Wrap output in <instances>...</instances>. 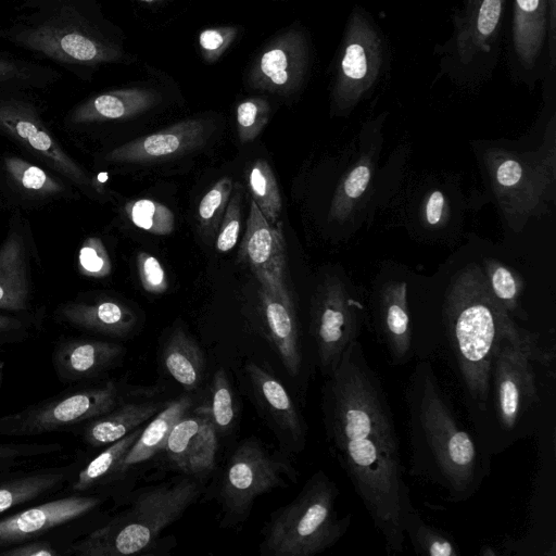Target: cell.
<instances>
[{
	"mask_svg": "<svg viewBox=\"0 0 556 556\" xmlns=\"http://www.w3.org/2000/svg\"><path fill=\"white\" fill-rule=\"evenodd\" d=\"M320 407L331 455L350 479L387 553L402 552L404 522L415 507L388 395L357 340L326 376Z\"/></svg>",
	"mask_w": 556,
	"mask_h": 556,
	"instance_id": "1",
	"label": "cell"
},
{
	"mask_svg": "<svg viewBox=\"0 0 556 556\" xmlns=\"http://www.w3.org/2000/svg\"><path fill=\"white\" fill-rule=\"evenodd\" d=\"M409 475L464 502L489 472L486 452L460 422L429 361L418 362L406 384Z\"/></svg>",
	"mask_w": 556,
	"mask_h": 556,
	"instance_id": "2",
	"label": "cell"
},
{
	"mask_svg": "<svg viewBox=\"0 0 556 556\" xmlns=\"http://www.w3.org/2000/svg\"><path fill=\"white\" fill-rule=\"evenodd\" d=\"M0 38L84 77L124 53L104 34L94 0H9Z\"/></svg>",
	"mask_w": 556,
	"mask_h": 556,
	"instance_id": "3",
	"label": "cell"
},
{
	"mask_svg": "<svg viewBox=\"0 0 556 556\" xmlns=\"http://www.w3.org/2000/svg\"><path fill=\"white\" fill-rule=\"evenodd\" d=\"M444 318L468 401L478 414H485L495 352L504 338L521 328L494 298L476 264L455 278L446 295Z\"/></svg>",
	"mask_w": 556,
	"mask_h": 556,
	"instance_id": "4",
	"label": "cell"
},
{
	"mask_svg": "<svg viewBox=\"0 0 556 556\" xmlns=\"http://www.w3.org/2000/svg\"><path fill=\"white\" fill-rule=\"evenodd\" d=\"M201 482L187 476L138 492L129 506L71 543L64 555L129 556L152 548L160 534L199 498Z\"/></svg>",
	"mask_w": 556,
	"mask_h": 556,
	"instance_id": "5",
	"label": "cell"
},
{
	"mask_svg": "<svg viewBox=\"0 0 556 556\" xmlns=\"http://www.w3.org/2000/svg\"><path fill=\"white\" fill-rule=\"evenodd\" d=\"M339 490L321 469L299 494L271 513L261 534L263 556H313L333 546L348 531L351 516H339Z\"/></svg>",
	"mask_w": 556,
	"mask_h": 556,
	"instance_id": "6",
	"label": "cell"
},
{
	"mask_svg": "<svg viewBox=\"0 0 556 556\" xmlns=\"http://www.w3.org/2000/svg\"><path fill=\"white\" fill-rule=\"evenodd\" d=\"M554 354L542 349L538 338L523 329L502 340L492 361L486 410L504 433L522 434L541 397L535 365L551 366Z\"/></svg>",
	"mask_w": 556,
	"mask_h": 556,
	"instance_id": "7",
	"label": "cell"
},
{
	"mask_svg": "<svg viewBox=\"0 0 556 556\" xmlns=\"http://www.w3.org/2000/svg\"><path fill=\"white\" fill-rule=\"evenodd\" d=\"M125 400L122 384L108 380L99 384L68 388L21 410L0 416V437H35L71 431Z\"/></svg>",
	"mask_w": 556,
	"mask_h": 556,
	"instance_id": "8",
	"label": "cell"
},
{
	"mask_svg": "<svg viewBox=\"0 0 556 556\" xmlns=\"http://www.w3.org/2000/svg\"><path fill=\"white\" fill-rule=\"evenodd\" d=\"M296 470L282 454L270 452L258 439H244L229 457L220 480L218 500L224 514L222 525L243 522L254 502L287 480L296 481Z\"/></svg>",
	"mask_w": 556,
	"mask_h": 556,
	"instance_id": "9",
	"label": "cell"
},
{
	"mask_svg": "<svg viewBox=\"0 0 556 556\" xmlns=\"http://www.w3.org/2000/svg\"><path fill=\"white\" fill-rule=\"evenodd\" d=\"M29 90H0V131L43 160L51 168L85 191L92 179L71 157L45 125Z\"/></svg>",
	"mask_w": 556,
	"mask_h": 556,
	"instance_id": "10",
	"label": "cell"
},
{
	"mask_svg": "<svg viewBox=\"0 0 556 556\" xmlns=\"http://www.w3.org/2000/svg\"><path fill=\"white\" fill-rule=\"evenodd\" d=\"M362 313L338 281L318 294L312 313V337L317 365L326 377L338 366L348 346L359 333Z\"/></svg>",
	"mask_w": 556,
	"mask_h": 556,
	"instance_id": "11",
	"label": "cell"
},
{
	"mask_svg": "<svg viewBox=\"0 0 556 556\" xmlns=\"http://www.w3.org/2000/svg\"><path fill=\"white\" fill-rule=\"evenodd\" d=\"M382 63L381 40L365 15L354 10L343 39L333 99L341 109L356 104L376 81Z\"/></svg>",
	"mask_w": 556,
	"mask_h": 556,
	"instance_id": "12",
	"label": "cell"
},
{
	"mask_svg": "<svg viewBox=\"0 0 556 556\" xmlns=\"http://www.w3.org/2000/svg\"><path fill=\"white\" fill-rule=\"evenodd\" d=\"M103 497L89 493H70L49 498L0 517V552L11 546L42 539L49 532L93 511Z\"/></svg>",
	"mask_w": 556,
	"mask_h": 556,
	"instance_id": "13",
	"label": "cell"
},
{
	"mask_svg": "<svg viewBox=\"0 0 556 556\" xmlns=\"http://www.w3.org/2000/svg\"><path fill=\"white\" fill-rule=\"evenodd\" d=\"M239 260L248 265L265 289L280 298H290L287 287V255L281 225H271L251 199Z\"/></svg>",
	"mask_w": 556,
	"mask_h": 556,
	"instance_id": "14",
	"label": "cell"
},
{
	"mask_svg": "<svg viewBox=\"0 0 556 556\" xmlns=\"http://www.w3.org/2000/svg\"><path fill=\"white\" fill-rule=\"evenodd\" d=\"M217 445L218 434L204 403L175 424L162 452L175 470L198 478L214 468Z\"/></svg>",
	"mask_w": 556,
	"mask_h": 556,
	"instance_id": "15",
	"label": "cell"
},
{
	"mask_svg": "<svg viewBox=\"0 0 556 556\" xmlns=\"http://www.w3.org/2000/svg\"><path fill=\"white\" fill-rule=\"evenodd\" d=\"M81 466L80 460L41 467L0 464V516L52 498L68 488Z\"/></svg>",
	"mask_w": 556,
	"mask_h": 556,
	"instance_id": "16",
	"label": "cell"
},
{
	"mask_svg": "<svg viewBox=\"0 0 556 556\" xmlns=\"http://www.w3.org/2000/svg\"><path fill=\"white\" fill-rule=\"evenodd\" d=\"M244 370L255 402L274 426L281 444L289 452L300 453L306 442V426L289 392L271 372L255 362H247Z\"/></svg>",
	"mask_w": 556,
	"mask_h": 556,
	"instance_id": "17",
	"label": "cell"
},
{
	"mask_svg": "<svg viewBox=\"0 0 556 556\" xmlns=\"http://www.w3.org/2000/svg\"><path fill=\"white\" fill-rule=\"evenodd\" d=\"M208 137L203 119H186L160 131L125 142L105 155L111 163H156L178 157L202 147Z\"/></svg>",
	"mask_w": 556,
	"mask_h": 556,
	"instance_id": "18",
	"label": "cell"
},
{
	"mask_svg": "<svg viewBox=\"0 0 556 556\" xmlns=\"http://www.w3.org/2000/svg\"><path fill=\"white\" fill-rule=\"evenodd\" d=\"M124 355L121 344L93 338H65L53 349L51 361L56 378L66 384L98 379L115 367Z\"/></svg>",
	"mask_w": 556,
	"mask_h": 556,
	"instance_id": "19",
	"label": "cell"
},
{
	"mask_svg": "<svg viewBox=\"0 0 556 556\" xmlns=\"http://www.w3.org/2000/svg\"><path fill=\"white\" fill-rule=\"evenodd\" d=\"M307 64L304 38L288 33L277 38L260 55L251 73L254 88L276 93H289L296 89Z\"/></svg>",
	"mask_w": 556,
	"mask_h": 556,
	"instance_id": "20",
	"label": "cell"
},
{
	"mask_svg": "<svg viewBox=\"0 0 556 556\" xmlns=\"http://www.w3.org/2000/svg\"><path fill=\"white\" fill-rule=\"evenodd\" d=\"M266 338L289 376L303 371L304 353L292 298H280L260 288Z\"/></svg>",
	"mask_w": 556,
	"mask_h": 556,
	"instance_id": "21",
	"label": "cell"
},
{
	"mask_svg": "<svg viewBox=\"0 0 556 556\" xmlns=\"http://www.w3.org/2000/svg\"><path fill=\"white\" fill-rule=\"evenodd\" d=\"M55 316L78 330L115 339L128 337L137 324L134 311L114 300L67 302L58 307Z\"/></svg>",
	"mask_w": 556,
	"mask_h": 556,
	"instance_id": "22",
	"label": "cell"
},
{
	"mask_svg": "<svg viewBox=\"0 0 556 556\" xmlns=\"http://www.w3.org/2000/svg\"><path fill=\"white\" fill-rule=\"evenodd\" d=\"M157 100V94L148 89H114L81 101L73 108L67 119L75 125L127 119L149 111Z\"/></svg>",
	"mask_w": 556,
	"mask_h": 556,
	"instance_id": "23",
	"label": "cell"
},
{
	"mask_svg": "<svg viewBox=\"0 0 556 556\" xmlns=\"http://www.w3.org/2000/svg\"><path fill=\"white\" fill-rule=\"evenodd\" d=\"M30 308L29 263L26 240L11 229L0 247V311L24 314Z\"/></svg>",
	"mask_w": 556,
	"mask_h": 556,
	"instance_id": "24",
	"label": "cell"
},
{
	"mask_svg": "<svg viewBox=\"0 0 556 556\" xmlns=\"http://www.w3.org/2000/svg\"><path fill=\"white\" fill-rule=\"evenodd\" d=\"M166 403L124 400L111 410L83 424L73 433L79 434L89 446H106L149 421Z\"/></svg>",
	"mask_w": 556,
	"mask_h": 556,
	"instance_id": "25",
	"label": "cell"
},
{
	"mask_svg": "<svg viewBox=\"0 0 556 556\" xmlns=\"http://www.w3.org/2000/svg\"><path fill=\"white\" fill-rule=\"evenodd\" d=\"M506 0H465L456 17V48L463 63L490 50Z\"/></svg>",
	"mask_w": 556,
	"mask_h": 556,
	"instance_id": "26",
	"label": "cell"
},
{
	"mask_svg": "<svg viewBox=\"0 0 556 556\" xmlns=\"http://www.w3.org/2000/svg\"><path fill=\"white\" fill-rule=\"evenodd\" d=\"M378 326L392 363L403 365L408 362L412 357V330L405 282H393L383 290Z\"/></svg>",
	"mask_w": 556,
	"mask_h": 556,
	"instance_id": "27",
	"label": "cell"
},
{
	"mask_svg": "<svg viewBox=\"0 0 556 556\" xmlns=\"http://www.w3.org/2000/svg\"><path fill=\"white\" fill-rule=\"evenodd\" d=\"M192 407L193 400L189 394L167 402L143 427L139 437L119 462L110 481L121 478L130 468L162 452L175 424Z\"/></svg>",
	"mask_w": 556,
	"mask_h": 556,
	"instance_id": "28",
	"label": "cell"
},
{
	"mask_svg": "<svg viewBox=\"0 0 556 556\" xmlns=\"http://www.w3.org/2000/svg\"><path fill=\"white\" fill-rule=\"evenodd\" d=\"M162 361L167 374L187 392L195 391L205 376V358L199 344L181 328L166 339Z\"/></svg>",
	"mask_w": 556,
	"mask_h": 556,
	"instance_id": "29",
	"label": "cell"
},
{
	"mask_svg": "<svg viewBox=\"0 0 556 556\" xmlns=\"http://www.w3.org/2000/svg\"><path fill=\"white\" fill-rule=\"evenodd\" d=\"M546 0H515L513 43L519 61L532 68L546 34Z\"/></svg>",
	"mask_w": 556,
	"mask_h": 556,
	"instance_id": "30",
	"label": "cell"
},
{
	"mask_svg": "<svg viewBox=\"0 0 556 556\" xmlns=\"http://www.w3.org/2000/svg\"><path fill=\"white\" fill-rule=\"evenodd\" d=\"M143 427L140 426L124 438L106 445L101 453L81 466L70 483L68 492L89 493L99 485L110 482L119 462L139 437Z\"/></svg>",
	"mask_w": 556,
	"mask_h": 556,
	"instance_id": "31",
	"label": "cell"
},
{
	"mask_svg": "<svg viewBox=\"0 0 556 556\" xmlns=\"http://www.w3.org/2000/svg\"><path fill=\"white\" fill-rule=\"evenodd\" d=\"M61 78L49 65L0 53V90L43 89Z\"/></svg>",
	"mask_w": 556,
	"mask_h": 556,
	"instance_id": "32",
	"label": "cell"
},
{
	"mask_svg": "<svg viewBox=\"0 0 556 556\" xmlns=\"http://www.w3.org/2000/svg\"><path fill=\"white\" fill-rule=\"evenodd\" d=\"M247 184L251 199L264 217L271 225L277 224L282 201L275 174L266 160L257 159L250 165Z\"/></svg>",
	"mask_w": 556,
	"mask_h": 556,
	"instance_id": "33",
	"label": "cell"
},
{
	"mask_svg": "<svg viewBox=\"0 0 556 556\" xmlns=\"http://www.w3.org/2000/svg\"><path fill=\"white\" fill-rule=\"evenodd\" d=\"M3 165L8 178L28 195L48 198L64 191L63 184L55 177L22 157L5 156Z\"/></svg>",
	"mask_w": 556,
	"mask_h": 556,
	"instance_id": "34",
	"label": "cell"
},
{
	"mask_svg": "<svg viewBox=\"0 0 556 556\" xmlns=\"http://www.w3.org/2000/svg\"><path fill=\"white\" fill-rule=\"evenodd\" d=\"M405 539L408 538L414 552L418 555L457 556L459 548L454 539L445 531L425 522L414 508L404 522Z\"/></svg>",
	"mask_w": 556,
	"mask_h": 556,
	"instance_id": "35",
	"label": "cell"
},
{
	"mask_svg": "<svg viewBox=\"0 0 556 556\" xmlns=\"http://www.w3.org/2000/svg\"><path fill=\"white\" fill-rule=\"evenodd\" d=\"M217 434L228 433L237 418V406L231 383L224 368H218L211 381L205 403Z\"/></svg>",
	"mask_w": 556,
	"mask_h": 556,
	"instance_id": "36",
	"label": "cell"
},
{
	"mask_svg": "<svg viewBox=\"0 0 556 556\" xmlns=\"http://www.w3.org/2000/svg\"><path fill=\"white\" fill-rule=\"evenodd\" d=\"M124 211L136 227L157 236L173 232L174 213L165 204L150 199L132 200L125 204Z\"/></svg>",
	"mask_w": 556,
	"mask_h": 556,
	"instance_id": "37",
	"label": "cell"
},
{
	"mask_svg": "<svg viewBox=\"0 0 556 556\" xmlns=\"http://www.w3.org/2000/svg\"><path fill=\"white\" fill-rule=\"evenodd\" d=\"M371 160L368 155L362 156L357 164L348 173L334 194L330 213L336 218L344 217L366 190L371 178Z\"/></svg>",
	"mask_w": 556,
	"mask_h": 556,
	"instance_id": "38",
	"label": "cell"
},
{
	"mask_svg": "<svg viewBox=\"0 0 556 556\" xmlns=\"http://www.w3.org/2000/svg\"><path fill=\"white\" fill-rule=\"evenodd\" d=\"M233 188L230 177L219 178L202 197L198 206L199 227L205 235L217 232Z\"/></svg>",
	"mask_w": 556,
	"mask_h": 556,
	"instance_id": "39",
	"label": "cell"
},
{
	"mask_svg": "<svg viewBox=\"0 0 556 556\" xmlns=\"http://www.w3.org/2000/svg\"><path fill=\"white\" fill-rule=\"evenodd\" d=\"M484 275L489 288L494 298L510 314H518V300L521 293V282L519 277L508 267L500 262L489 258L485 260Z\"/></svg>",
	"mask_w": 556,
	"mask_h": 556,
	"instance_id": "40",
	"label": "cell"
},
{
	"mask_svg": "<svg viewBox=\"0 0 556 556\" xmlns=\"http://www.w3.org/2000/svg\"><path fill=\"white\" fill-rule=\"evenodd\" d=\"M269 118V105L261 98H250L240 102L236 110L238 136L241 142L254 140Z\"/></svg>",
	"mask_w": 556,
	"mask_h": 556,
	"instance_id": "41",
	"label": "cell"
},
{
	"mask_svg": "<svg viewBox=\"0 0 556 556\" xmlns=\"http://www.w3.org/2000/svg\"><path fill=\"white\" fill-rule=\"evenodd\" d=\"M242 195V186L235 184L219 228L216 232V250L220 253L231 251L238 242L241 229Z\"/></svg>",
	"mask_w": 556,
	"mask_h": 556,
	"instance_id": "42",
	"label": "cell"
},
{
	"mask_svg": "<svg viewBox=\"0 0 556 556\" xmlns=\"http://www.w3.org/2000/svg\"><path fill=\"white\" fill-rule=\"evenodd\" d=\"M78 270L91 278H103L111 274L112 263L100 238H87L78 252Z\"/></svg>",
	"mask_w": 556,
	"mask_h": 556,
	"instance_id": "43",
	"label": "cell"
},
{
	"mask_svg": "<svg viewBox=\"0 0 556 556\" xmlns=\"http://www.w3.org/2000/svg\"><path fill=\"white\" fill-rule=\"evenodd\" d=\"M494 167V179L501 192L506 195L518 193L520 190H528L527 186V169L522 162L510 156L497 159Z\"/></svg>",
	"mask_w": 556,
	"mask_h": 556,
	"instance_id": "44",
	"label": "cell"
},
{
	"mask_svg": "<svg viewBox=\"0 0 556 556\" xmlns=\"http://www.w3.org/2000/svg\"><path fill=\"white\" fill-rule=\"evenodd\" d=\"M59 442H0V464H9L63 451Z\"/></svg>",
	"mask_w": 556,
	"mask_h": 556,
	"instance_id": "45",
	"label": "cell"
},
{
	"mask_svg": "<svg viewBox=\"0 0 556 556\" xmlns=\"http://www.w3.org/2000/svg\"><path fill=\"white\" fill-rule=\"evenodd\" d=\"M37 330L33 317L0 313V352L30 339Z\"/></svg>",
	"mask_w": 556,
	"mask_h": 556,
	"instance_id": "46",
	"label": "cell"
},
{
	"mask_svg": "<svg viewBox=\"0 0 556 556\" xmlns=\"http://www.w3.org/2000/svg\"><path fill=\"white\" fill-rule=\"evenodd\" d=\"M139 279L144 291L162 294L168 289V279L160 261L152 254L139 252L137 255Z\"/></svg>",
	"mask_w": 556,
	"mask_h": 556,
	"instance_id": "47",
	"label": "cell"
},
{
	"mask_svg": "<svg viewBox=\"0 0 556 556\" xmlns=\"http://www.w3.org/2000/svg\"><path fill=\"white\" fill-rule=\"evenodd\" d=\"M237 34L233 27L205 29L200 34L199 42L203 55L208 61H215L230 45Z\"/></svg>",
	"mask_w": 556,
	"mask_h": 556,
	"instance_id": "48",
	"label": "cell"
},
{
	"mask_svg": "<svg viewBox=\"0 0 556 556\" xmlns=\"http://www.w3.org/2000/svg\"><path fill=\"white\" fill-rule=\"evenodd\" d=\"M62 554L50 541L37 539L0 552V556H58Z\"/></svg>",
	"mask_w": 556,
	"mask_h": 556,
	"instance_id": "49",
	"label": "cell"
},
{
	"mask_svg": "<svg viewBox=\"0 0 556 556\" xmlns=\"http://www.w3.org/2000/svg\"><path fill=\"white\" fill-rule=\"evenodd\" d=\"M445 208V198L440 190L432 191L427 198L425 204V219L431 225L435 226L441 223Z\"/></svg>",
	"mask_w": 556,
	"mask_h": 556,
	"instance_id": "50",
	"label": "cell"
},
{
	"mask_svg": "<svg viewBox=\"0 0 556 556\" xmlns=\"http://www.w3.org/2000/svg\"><path fill=\"white\" fill-rule=\"evenodd\" d=\"M549 4V17L547 21V35H548V42H549V51H551V60L554 64L555 62V34H556V0H548Z\"/></svg>",
	"mask_w": 556,
	"mask_h": 556,
	"instance_id": "51",
	"label": "cell"
},
{
	"mask_svg": "<svg viewBox=\"0 0 556 556\" xmlns=\"http://www.w3.org/2000/svg\"><path fill=\"white\" fill-rule=\"evenodd\" d=\"M140 1H142V2H147V3H151V2H153V1H155V0H140Z\"/></svg>",
	"mask_w": 556,
	"mask_h": 556,
	"instance_id": "52",
	"label": "cell"
}]
</instances>
